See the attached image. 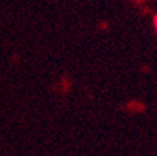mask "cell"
<instances>
[{"label":"cell","mask_w":157,"mask_h":156,"mask_svg":"<svg viewBox=\"0 0 157 156\" xmlns=\"http://www.w3.org/2000/svg\"><path fill=\"white\" fill-rule=\"evenodd\" d=\"M153 24H154V30H156V33H157V14L154 16V18H153Z\"/></svg>","instance_id":"cell-1"}]
</instances>
